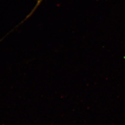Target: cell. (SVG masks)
<instances>
[{
	"label": "cell",
	"mask_w": 125,
	"mask_h": 125,
	"mask_svg": "<svg viewBox=\"0 0 125 125\" xmlns=\"http://www.w3.org/2000/svg\"><path fill=\"white\" fill-rule=\"evenodd\" d=\"M42 0H38L37 1V3H36V4L35 5V6H34V7L33 8V9L31 10V11L30 12V13H29V14L27 15V17L24 20H25V21H26V20H27V19H28V18H29V17L31 16V15L33 14V13L35 12V11L36 9H37V8L39 7V6L40 4V3H41V2L42 1Z\"/></svg>",
	"instance_id": "6da1fadb"
}]
</instances>
